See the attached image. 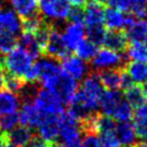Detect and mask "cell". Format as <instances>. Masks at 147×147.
<instances>
[{"label":"cell","instance_id":"cell-36","mask_svg":"<svg viewBox=\"0 0 147 147\" xmlns=\"http://www.w3.org/2000/svg\"><path fill=\"white\" fill-rule=\"evenodd\" d=\"M82 145L83 147H100L97 134L93 132H87L82 141Z\"/></svg>","mask_w":147,"mask_h":147},{"label":"cell","instance_id":"cell-27","mask_svg":"<svg viewBox=\"0 0 147 147\" xmlns=\"http://www.w3.org/2000/svg\"><path fill=\"white\" fill-rule=\"evenodd\" d=\"M34 136L32 132V129L27 127H18L14 128L12 131L9 132V141L14 145L18 147H25L28 144V142Z\"/></svg>","mask_w":147,"mask_h":147},{"label":"cell","instance_id":"cell-20","mask_svg":"<svg viewBox=\"0 0 147 147\" xmlns=\"http://www.w3.org/2000/svg\"><path fill=\"white\" fill-rule=\"evenodd\" d=\"M115 136L117 138L118 142L122 146H128V145H134L136 142L138 134L135 132L133 123L129 121H119L115 125L114 130Z\"/></svg>","mask_w":147,"mask_h":147},{"label":"cell","instance_id":"cell-13","mask_svg":"<svg viewBox=\"0 0 147 147\" xmlns=\"http://www.w3.org/2000/svg\"><path fill=\"white\" fill-rule=\"evenodd\" d=\"M61 116H41V120L37 125L39 138L52 143H56L60 132Z\"/></svg>","mask_w":147,"mask_h":147},{"label":"cell","instance_id":"cell-35","mask_svg":"<svg viewBox=\"0 0 147 147\" xmlns=\"http://www.w3.org/2000/svg\"><path fill=\"white\" fill-rule=\"evenodd\" d=\"M60 145L56 143H52L49 141H46L39 136H32V140L28 142V144L25 147H59Z\"/></svg>","mask_w":147,"mask_h":147},{"label":"cell","instance_id":"cell-46","mask_svg":"<svg viewBox=\"0 0 147 147\" xmlns=\"http://www.w3.org/2000/svg\"><path fill=\"white\" fill-rule=\"evenodd\" d=\"M59 147H60V146H59Z\"/></svg>","mask_w":147,"mask_h":147},{"label":"cell","instance_id":"cell-18","mask_svg":"<svg viewBox=\"0 0 147 147\" xmlns=\"http://www.w3.org/2000/svg\"><path fill=\"white\" fill-rule=\"evenodd\" d=\"M124 35L130 41L145 42L147 40V18H132L125 27Z\"/></svg>","mask_w":147,"mask_h":147},{"label":"cell","instance_id":"cell-15","mask_svg":"<svg viewBox=\"0 0 147 147\" xmlns=\"http://www.w3.org/2000/svg\"><path fill=\"white\" fill-rule=\"evenodd\" d=\"M111 8H116L123 12H130L138 18L147 15V0H104Z\"/></svg>","mask_w":147,"mask_h":147},{"label":"cell","instance_id":"cell-28","mask_svg":"<svg viewBox=\"0 0 147 147\" xmlns=\"http://www.w3.org/2000/svg\"><path fill=\"white\" fill-rule=\"evenodd\" d=\"M127 56L132 62L147 63V46L142 41H131L127 46Z\"/></svg>","mask_w":147,"mask_h":147},{"label":"cell","instance_id":"cell-22","mask_svg":"<svg viewBox=\"0 0 147 147\" xmlns=\"http://www.w3.org/2000/svg\"><path fill=\"white\" fill-rule=\"evenodd\" d=\"M21 104V100L16 93L0 89V116L16 113Z\"/></svg>","mask_w":147,"mask_h":147},{"label":"cell","instance_id":"cell-4","mask_svg":"<svg viewBox=\"0 0 147 147\" xmlns=\"http://www.w3.org/2000/svg\"><path fill=\"white\" fill-rule=\"evenodd\" d=\"M32 103L41 116H61L64 113V103L54 92L48 89H37Z\"/></svg>","mask_w":147,"mask_h":147},{"label":"cell","instance_id":"cell-17","mask_svg":"<svg viewBox=\"0 0 147 147\" xmlns=\"http://www.w3.org/2000/svg\"><path fill=\"white\" fill-rule=\"evenodd\" d=\"M22 30L21 18L10 8L0 7V32H8L10 35L18 36Z\"/></svg>","mask_w":147,"mask_h":147},{"label":"cell","instance_id":"cell-34","mask_svg":"<svg viewBox=\"0 0 147 147\" xmlns=\"http://www.w3.org/2000/svg\"><path fill=\"white\" fill-rule=\"evenodd\" d=\"M97 136H98L100 147H120V144L114 132L97 134Z\"/></svg>","mask_w":147,"mask_h":147},{"label":"cell","instance_id":"cell-38","mask_svg":"<svg viewBox=\"0 0 147 147\" xmlns=\"http://www.w3.org/2000/svg\"><path fill=\"white\" fill-rule=\"evenodd\" d=\"M64 147H83L82 141H79L77 143H74V144H70V145H67V146H64Z\"/></svg>","mask_w":147,"mask_h":147},{"label":"cell","instance_id":"cell-25","mask_svg":"<svg viewBox=\"0 0 147 147\" xmlns=\"http://www.w3.org/2000/svg\"><path fill=\"white\" fill-rule=\"evenodd\" d=\"M18 46L27 51L29 54L36 60L39 55L42 54V50L37 41L36 37L32 32H22L20 38L18 39Z\"/></svg>","mask_w":147,"mask_h":147},{"label":"cell","instance_id":"cell-6","mask_svg":"<svg viewBox=\"0 0 147 147\" xmlns=\"http://www.w3.org/2000/svg\"><path fill=\"white\" fill-rule=\"evenodd\" d=\"M68 0H40L39 10L42 16L52 21H65L70 12Z\"/></svg>","mask_w":147,"mask_h":147},{"label":"cell","instance_id":"cell-43","mask_svg":"<svg viewBox=\"0 0 147 147\" xmlns=\"http://www.w3.org/2000/svg\"><path fill=\"white\" fill-rule=\"evenodd\" d=\"M123 147H135V146H133V145H128V146H123Z\"/></svg>","mask_w":147,"mask_h":147},{"label":"cell","instance_id":"cell-19","mask_svg":"<svg viewBox=\"0 0 147 147\" xmlns=\"http://www.w3.org/2000/svg\"><path fill=\"white\" fill-rule=\"evenodd\" d=\"M18 120L22 125L30 129L37 128V125L39 124L41 120V115L30 100L24 101L21 111L18 114Z\"/></svg>","mask_w":147,"mask_h":147},{"label":"cell","instance_id":"cell-16","mask_svg":"<svg viewBox=\"0 0 147 147\" xmlns=\"http://www.w3.org/2000/svg\"><path fill=\"white\" fill-rule=\"evenodd\" d=\"M131 18L132 16L127 12L110 7L109 9H105L104 25L109 30H121L128 26Z\"/></svg>","mask_w":147,"mask_h":147},{"label":"cell","instance_id":"cell-37","mask_svg":"<svg viewBox=\"0 0 147 147\" xmlns=\"http://www.w3.org/2000/svg\"><path fill=\"white\" fill-rule=\"evenodd\" d=\"M8 143H10L9 133L2 131V130L0 129V147H5Z\"/></svg>","mask_w":147,"mask_h":147},{"label":"cell","instance_id":"cell-5","mask_svg":"<svg viewBox=\"0 0 147 147\" xmlns=\"http://www.w3.org/2000/svg\"><path fill=\"white\" fill-rule=\"evenodd\" d=\"M35 67L38 75V80L41 82L42 88L48 90L51 89L59 75L62 73L61 65L56 62V60L49 56L36 62Z\"/></svg>","mask_w":147,"mask_h":147},{"label":"cell","instance_id":"cell-41","mask_svg":"<svg viewBox=\"0 0 147 147\" xmlns=\"http://www.w3.org/2000/svg\"><path fill=\"white\" fill-rule=\"evenodd\" d=\"M138 147H147V140H145V141H144Z\"/></svg>","mask_w":147,"mask_h":147},{"label":"cell","instance_id":"cell-12","mask_svg":"<svg viewBox=\"0 0 147 147\" xmlns=\"http://www.w3.org/2000/svg\"><path fill=\"white\" fill-rule=\"evenodd\" d=\"M61 68L66 75L75 79L76 81L82 80L88 76L89 67L86 61L81 60L78 56H66L62 60Z\"/></svg>","mask_w":147,"mask_h":147},{"label":"cell","instance_id":"cell-14","mask_svg":"<svg viewBox=\"0 0 147 147\" xmlns=\"http://www.w3.org/2000/svg\"><path fill=\"white\" fill-rule=\"evenodd\" d=\"M62 37L67 49L69 51H75L76 48L86 39V29L83 24L70 22L62 32Z\"/></svg>","mask_w":147,"mask_h":147},{"label":"cell","instance_id":"cell-32","mask_svg":"<svg viewBox=\"0 0 147 147\" xmlns=\"http://www.w3.org/2000/svg\"><path fill=\"white\" fill-rule=\"evenodd\" d=\"M16 46H18L16 36L10 35L8 32H0V52L2 54L8 53Z\"/></svg>","mask_w":147,"mask_h":147},{"label":"cell","instance_id":"cell-45","mask_svg":"<svg viewBox=\"0 0 147 147\" xmlns=\"http://www.w3.org/2000/svg\"><path fill=\"white\" fill-rule=\"evenodd\" d=\"M0 5H1V2H0Z\"/></svg>","mask_w":147,"mask_h":147},{"label":"cell","instance_id":"cell-29","mask_svg":"<svg viewBox=\"0 0 147 147\" xmlns=\"http://www.w3.org/2000/svg\"><path fill=\"white\" fill-rule=\"evenodd\" d=\"M123 96L132 107H138L142 105L146 98L143 93L142 88L135 83H131L127 88H124Z\"/></svg>","mask_w":147,"mask_h":147},{"label":"cell","instance_id":"cell-40","mask_svg":"<svg viewBox=\"0 0 147 147\" xmlns=\"http://www.w3.org/2000/svg\"><path fill=\"white\" fill-rule=\"evenodd\" d=\"M0 89H3V73L0 69Z\"/></svg>","mask_w":147,"mask_h":147},{"label":"cell","instance_id":"cell-7","mask_svg":"<svg viewBox=\"0 0 147 147\" xmlns=\"http://www.w3.org/2000/svg\"><path fill=\"white\" fill-rule=\"evenodd\" d=\"M92 66L96 70H107V69L119 68L123 63V56L121 52L111 50L108 48H103L96 51L92 57Z\"/></svg>","mask_w":147,"mask_h":147},{"label":"cell","instance_id":"cell-24","mask_svg":"<svg viewBox=\"0 0 147 147\" xmlns=\"http://www.w3.org/2000/svg\"><path fill=\"white\" fill-rule=\"evenodd\" d=\"M103 45L108 49L121 52L127 49L128 39L124 32H122L121 30H110L106 32Z\"/></svg>","mask_w":147,"mask_h":147},{"label":"cell","instance_id":"cell-2","mask_svg":"<svg viewBox=\"0 0 147 147\" xmlns=\"http://www.w3.org/2000/svg\"><path fill=\"white\" fill-rule=\"evenodd\" d=\"M103 115L116 121H129L133 117V107L129 104L119 90L104 91L100 101Z\"/></svg>","mask_w":147,"mask_h":147},{"label":"cell","instance_id":"cell-30","mask_svg":"<svg viewBox=\"0 0 147 147\" xmlns=\"http://www.w3.org/2000/svg\"><path fill=\"white\" fill-rule=\"evenodd\" d=\"M26 81L16 76L3 73V89L9 90L13 93H18L23 90L26 86Z\"/></svg>","mask_w":147,"mask_h":147},{"label":"cell","instance_id":"cell-11","mask_svg":"<svg viewBox=\"0 0 147 147\" xmlns=\"http://www.w3.org/2000/svg\"><path fill=\"white\" fill-rule=\"evenodd\" d=\"M98 78L103 88L106 90H120L132 83L128 79L124 70L120 68L103 70Z\"/></svg>","mask_w":147,"mask_h":147},{"label":"cell","instance_id":"cell-1","mask_svg":"<svg viewBox=\"0 0 147 147\" xmlns=\"http://www.w3.org/2000/svg\"><path fill=\"white\" fill-rule=\"evenodd\" d=\"M103 93L104 88L98 76L93 74L84 77L80 88L68 103V113L82 123L100 109V101Z\"/></svg>","mask_w":147,"mask_h":147},{"label":"cell","instance_id":"cell-10","mask_svg":"<svg viewBox=\"0 0 147 147\" xmlns=\"http://www.w3.org/2000/svg\"><path fill=\"white\" fill-rule=\"evenodd\" d=\"M68 53L69 50L67 49V47L65 46L62 32H59L55 27H53L48 37L46 47L43 50V54L56 61H62L68 55Z\"/></svg>","mask_w":147,"mask_h":147},{"label":"cell","instance_id":"cell-33","mask_svg":"<svg viewBox=\"0 0 147 147\" xmlns=\"http://www.w3.org/2000/svg\"><path fill=\"white\" fill-rule=\"evenodd\" d=\"M18 123H20L18 114H16V113L0 116V129L5 132L9 133L14 128H16V125Z\"/></svg>","mask_w":147,"mask_h":147},{"label":"cell","instance_id":"cell-44","mask_svg":"<svg viewBox=\"0 0 147 147\" xmlns=\"http://www.w3.org/2000/svg\"><path fill=\"white\" fill-rule=\"evenodd\" d=\"M145 43H146V46H147V40H146V41H145Z\"/></svg>","mask_w":147,"mask_h":147},{"label":"cell","instance_id":"cell-42","mask_svg":"<svg viewBox=\"0 0 147 147\" xmlns=\"http://www.w3.org/2000/svg\"><path fill=\"white\" fill-rule=\"evenodd\" d=\"M5 147H18V146L14 145V144H12V143H8V144H7V145H5Z\"/></svg>","mask_w":147,"mask_h":147},{"label":"cell","instance_id":"cell-31","mask_svg":"<svg viewBox=\"0 0 147 147\" xmlns=\"http://www.w3.org/2000/svg\"><path fill=\"white\" fill-rule=\"evenodd\" d=\"M96 49H97V47L95 46L94 43H92L91 41H89L88 39H84V40L76 48L75 53H76V56L80 57L81 60L89 61V60H92V57L96 53V51H97Z\"/></svg>","mask_w":147,"mask_h":147},{"label":"cell","instance_id":"cell-23","mask_svg":"<svg viewBox=\"0 0 147 147\" xmlns=\"http://www.w3.org/2000/svg\"><path fill=\"white\" fill-rule=\"evenodd\" d=\"M124 73L132 83H144L147 80V64L143 62H130L124 68Z\"/></svg>","mask_w":147,"mask_h":147},{"label":"cell","instance_id":"cell-26","mask_svg":"<svg viewBox=\"0 0 147 147\" xmlns=\"http://www.w3.org/2000/svg\"><path fill=\"white\" fill-rule=\"evenodd\" d=\"M133 125L138 138L147 140V102L136 107Z\"/></svg>","mask_w":147,"mask_h":147},{"label":"cell","instance_id":"cell-8","mask_svg":"<svg viewBox=\"0 0 147 147\" xmlns=\"http://www.w3.org/2000/svg\"><path fill=\"white\" fill-rule=\"evenodd\" d=\"M105 2L102 0H88L83 5L84 28L100 27L104 25Z\"/></svg>","mask_w":147,"mask_h":147},{"label":"cell","instance_id":"cell-3","mask_svg":"<svg viewBox=\"0 0 147 147\" xmlns=\"http://www.w3.org/2000/svg\"><path fill=\"white\" fill-rule=\"evenodd\" d=\"M34 60L27 51L16 46L0 57V69L2 73L13 75L26 81V77L34 65Z\"/></svg>","mask_w":147,"mask_h":147},{"label":"cell","instance_id":"cell-39","mask_svg":"<svg viewBox=\"0 0 147 147\" xmlns=\"http://www.w3.org/2000/svg\"><path fill=\"white\" fill-rule=\"evenodd\" d=\"M142 90H143V93H144V95H145V97L147 98V80L145 81V82H144V84H143Z\"/></svg>","mask_w":147,"mask_h":147},{"label":"cell","instance_id":"cell-21","mask_svg":"<svg viewBox=\"0 0 147 147\" xmlns=\"http://www.w3.org/2000/svg\"><path fill=\"white\" fill-rule=\"evenodd\" d=\"M13 11L21 20H26L39 14V5L37 0H9Z\"/></svg>","mask_w":147,"mask_h":147},{"label":"cell","instance_id":"cell-9","mask_svg":"<svg viewBox=\"0 0 147 147\" xmlns=\"http://www.w3.org/2000/svg\"><path fill=\"white\" fill-rule=\"evenodd\" d=\"M49 90L54 92L64 104L65 103L68 104L74 97L75 93L78 90V86H77V81L75 79L69 77L68 75H66L62 70V73L59 75V77L54 81L53 86Z\"/></svg>","mask_w":147,"mask_h":147}]
</instances>
